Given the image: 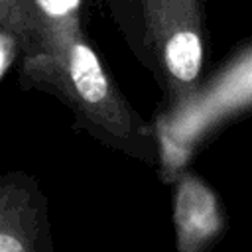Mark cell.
<instances>
[{"label":"cell","instance_id":"6da1fadb","mask_svg":"<svg viewBox=\"0 0 252 252\" xmlns=\"http://www.w3.org/2000/svg\"><path fill=\"white\" fill-rule=\"evenodd\" d=\"M71 77L73 83L79 91V94L89 100V102H98L100 98H104L108 87H106V79L104 73L98 65L96 55L85 47V45H77L71 53Z\"/></svg>","mask_w":252,"mask_h":252},{"label":"cell","instance_id":"7a4b0ae2","mask_svg":"<svg viewBox=\"0 0 252 252\" xmlns=\"http://www.w3.org/2000/svg\"><path fill=\"white\" fill-rule=\"evenodd\" d=\"M165 63L169 71L181 79L191 81L201 67V41L193 32L175 33L165 47Z\"/></svg>","mask_w":252,"mask_h":252},{"label":"cell","instance_id":"3957f363","mask_svg":"<svg viewBox=\"0 0 252 252\" xmlns=\"http://www.w3.org/2000/svg\"><path fill=\"white\" fill-rule=\"evenodd\" d=\"M37 2L51 16H63L79 4V0H37Z\"/></svg>","mask_w":252,"mask_h":252},{"label":"cell","instance_id":"277c9868","mask_svg":"<svg viewBox=\"0 0 252 252\" xmlns=\"http://www.w3.org/2000/svg\"><path fill=\"white\" fill-rule=\"evenodd\" d=\"M0 49H2V57H0V73H4L6 71V67H8V63H10V49H12V39L6 35V33H2L0 35Z\"/></svg>","mask_w":252,"mask_h":252},{"label":"cell","instance_id":"5b68a950","mask_svg":"<svg viewBox=\"0 0 252 252\" xmlns=\"http://www.w3.org/2000/svg\"><path fill=\"white\" fill-rule=\"evenodd\" d=\"M0 250L2 252H20L22 244L18 240H14L10 234H2L0 236Z\"/></svg>","mask_w":252,"mask_h":252}]
</instances>
